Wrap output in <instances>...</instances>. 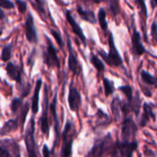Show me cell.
Segmentation results:
<instances>
[{"mask_svg": "<svg viewBox=\"0 0 157 157\" xmlns=\"http://www.w3.org/2000/svg\"><path fill=\"white\" fill-rule=\"evenodd\" d=\"M98 53L104 59L106 63L112 67H121L123 65L122 58L116 47L114 36L111 32L109 33V53H106L102 50H100Z\"/></svg>", "mask_w": 157, "mask_h": 157, "instance_id": "1", "label": "cell"}, {"mask_svg": "<svg viewBox=\"0 0 157 157\" xmlns=\"http://www.w3.org/2000/svg\"><path fill=\"white\" fill-rule=\"evenodd\" d=\"M75 139V133L73 131V125L68 121L63 132V144L61 155L62 157H73V143Z\"/></svg>", "mask_w": 157, "mask_h": 157, "instance_id": "2", "label": "cell"}, {"mask_svg": "<svg viewBox=\"0 0 157 157\" xmlns=\"http://www.w3.org/2000/svg\"><path fill=\"white\" fill-rule=\"evenodd\" d=\"M34 133H35V122H34V119L31 118L24 136V142L28 153V157H38L37 144H36Z\"/></svg>", "mask_w": 157, "mask_h": 157, "instance_id": "3", "label": "cell"}, {"mask_svg": "<svg viewBox=\"0 0 157 157\" xmlns=\"http://www.w3.org/2000/svg\"><path fill=\"white\" fill-rule=\"evenodd\" d=\"M46 42H47V47L45 52H43V62L44 63L50 67V68H60L61 67V63L59 60V57L57 55V52L49 39V37H45Z\"/></svg>", "mask_w": 157, "mask_h": 157, "instance_id": "4", "label": "cell"}, {"mask_svg": "<svg viewBox=\"0 0 157 157\" xmlns=\"http://www.w3.org/2000/svg\"><path fill=\"white\" fill-rule=\"evenodd\" d=\"M0 157H21L17 143L12 139H6L0 144Z\"/></svg>", "mask_w": 157, "mask_h": 157, "instance_id": "5", "label": "cell"}, {"mask_svg": "<svg viewBox=\"0 0 157 157\" xmlns=\"http://www.w3.org/2000/svg\"><path fill=\"white\" fill-rule=\"evenodd\" d=\"M48 109H49V102H48V87L44 86V99L42 105V112L40 119V131L41 132L48 137L50 133V124H49V118H48Z\"/></svg>", "mask_w": 157, "mask_h": 157, "instance_id": "6", "label": "cell"}, {"mask_svg": "<svg viewBox=\"0 0 157 157\" xmlns=\"http://www.w3.org/2000/svg\"><path fill=\"white\" fill-rule=\"evenodd\" d=\"M137 131L138 129L135 121L130 117L125 118L121 124V136L122 141H129L131 138H134L136 136Z\"/></svg>", "mask_w": 157, "mask_h": 157, "instance_id": "7", "label": "cell"}, {"mask_svg": "<svg viewBox=\"0 0 157 157\" xmlns=\"http://www.w3.org/2000/svg\"><path fill=\"white\" fill-rule=\"evenodd\" d=\"M82 104V98L81 94L78 91V89L74 86L73 83H71L69 87V94H68V105L72 111H78L79 108Z\"/></svg>", "mask_w": 157, "mask_h": 157, "instance_id": "8", "label": "cell"}, {"mask_svg": "<svg viewBox=\"0 0 157 157\" xmlns=\"http://www.w3.org/2000/svg\"><path fill=\"white\" fill-rule=\"evenodd\" d=\"M67 48H68V52H69V55H68V68L69 70L74 74V75H79L82 68L80 65V63L77 59V56L75 53L74 48L72 46V42L70 40V39H67Z\"/></svg>", "mask_w": 157, "mask_h": 157, "instance_id": "9", "label": "cell"}, {"mask_svg": "<svg viewBox=\"0 0 157 157\" xmlns=\"http://www.w3.org/2000/svg\"><path fill=\"white\" fill-rule=\"evenodd\" d=\"M132 50L134 56H142L143 54L146 53V49L144 48L142 42V37L140 32L134 29L132 35Z\"/></svg>", "mask_w": 157, "mask_h": 157, "instance_id": "10", "label": "cell"}, {"mask_svg": "<svg viewBox=\"0 0 157 157\" xmlns=\"http://www.w3.org/2000/svg\"><path fill=\"white\" fill-rule=\"evenodd\" d=\"M118 149L121 157H133V153L138 148V143L135 140L121 141L118 144Z\"/></svg>", "mask_w": 157, "mask_h": 157, "instance_id": "11", "label": "cell"}, {"mask_svg": "<svg viewBox=\"0 0 157 157\" xmlns=\"http://www.w3.org/2000/svg\"><path fill=\"white\" fill-rule=\"evenodd\" d=\"M25 31H26V38L28 41L31 43H35L38 41V37H37V30L34 25V19L32 17V14L29 12L25 23Z\"/></svg>", "mask_w": 157, "mask_h": 157, "instance_id": "12", "label": "cell"}, {"mask_svg": "<svg viewBox=\"0 0 157 157\" xmlns=\"http://www.w3.org/2000/svg\"><path fill=\"white\" fill-rule=\"evenodd\" d=\"M65 17H66L67 22H68L69 25L71 26L73 32H74L81 40H82V42L84 43V45H86V36H85V34H84V31H83L82 28L80 27V25H79V24L75 21V19L74 18V17H73L71 11L67 10V11L65 12Z\"/></svg>", "mask_w": 157, "mask_h": 157, "instance_id": "13", "label": "cell"}, {"mask_svg": "<svg viewBox=\"0 0 157 157\" xmlns=\"http://www.w3.org/2000/svg\"><path fill=\"white\" fill-rule=\"evenodd\" d=\"M6 71L10 79L16 81L17 84L22 83V67H19L13 63H7L6 66Z\"/></svg>", "mask_w": 157, "mask_h": 157, "instance_id": "14", "label": "cell"}, {"mask_svg": "<svg viewBox=\"0 0 157 157\" xmlns=\"http://www.w3.org/2000/svg\"><path fill=\"white\" fill-rule=\"evenodd\" d=\"M19 118H17V119H11L9 121H7L3 126L2 128L0 129V135L4 136V135H6L8 133H10L11 132L13 131H16L18 126H19Z\"/></svg>", "mask_w": 157, "mask_h": 157, "instance_id": "15", "label": "cell"}, {"mask_svg": "<svg viewBox=\"0 0 157 157\" xmlns=\"http://www.w3.org/2000/svg\"><path fill=\"white\" fill-rule=\"evenodd\" d=\"M109 138V137H108ZM107 139H105L104 141H100V142H97L94 146L90 149V151L87 153V155L85 157H102L104 154V150H105V144L107 143Z\"/></svg>", "mask_w": 157, "mask_h": 157, "instance_id": "16", "label": "cell"}, {"mask_svg": "<svg viewBox=\"0 0 157 157\" xmlns=\"http://www.w3.org/2000/svg\"><path fill=\"white\" fill-rule=\"evenodd\" d=\"M42 86L41 79H39L36 83V86L34 89V94L31 100V110L33 114H37L39 111V100H40V91Z\"/></svg>", "mask_w": 157, "mask_h": 157, "instance_id": "17", "label": "cell"}, {"mask_svg": "<svg viewBox=\"0 0 157 157\" xmlns=\"http://www.w3.org/2000/svg\"><path fill=\"white\" fill-rule=\"evenodd\" d=\"M56 107H57V96L55 95L51 105V113L52 115L53 121H54V130H55V142H54V145H56L57 144V139L59 137V120L57 117V110H56Z\"/></svg>", "mask_w": 157, "mask_h": 157, "instance_id": "18", "label": "cell"}, {"mask_svg": "<svg viewBox=\"0 0 157 157\" xmlns=\"http://www.w3.org/2000/svg\"><path fill=\"white\" fill-rule=\"evenodd\" d=\"M76 10H77V13L78 15L80 16V17L86 21H87L88 23H91V24H95L97 23V17L94 14V12L92 10H88V9H85L84 7H82L81 6H77L76 7Z\"/></svg>", "mask_w": 157, "mask_h": 157, "instance_id": "19", "label": "cell"}, {"mask_svg": "<svg viewBox=\"0 0 157 157\" xmlns=\"http://www.w3.org/2000/svg\"><path fill=\"white\" fill-rule=\"evenodd\" d=\"M143 108H144V114H143V117L141 119L140 125H141V127H145L147 122L151 119L155 120V114L153 111V108L148 103H144Z\"/></svg>", "mask_w": 157, "mask_h": 157, "instance_id": "20", "label": "cell"}, {"mask_svg": "<svg viewBox=\"0 0 157 157\" xmlns=\"http://www.w3.org/2000/svg\"><path fill=\"white\" fill-rule=\"evenodd\" d=\"M134 4L140 9V16L143 17L142 25L144 23V31L145 32V25H146V20H147V17H148V10H147L145 0H134Z\"/></svg>", "mask_w": 157, "mask_h": 157, "instance_id": "21", "label": "cell"}, {"mask_svg": "<svg viewBox=\"0 0 157 157\" xmlns=\"http://www.w3.org/2000/svg\"><path fill=\"white\" fill-rule=\"evenodd\" d=\"M98 21L100 25V28L103 29L104 32L108 31L109 29V24H108V21H107V12L105 10V8L101 7L99 10H98Z\"/></svg>", "mask_w": 157, "mask_h": 157, "instance_id": "22", "label": "cell"}, {"mask_svg": "<svg viewBox=\"0 0 157 157\" xmlns=\"http://www.w3.org/2000/svg\"><path fill=\"white\" fill-rule=\"evenodd\" d=\"M141 79L142 81L149 86H157V77L154 76L150 73H148L145 70L141 71Z\"/></svg>", "mask_w": 157, "mask_h": 157, "instance_id": "23", "label": "cell"}, {"mask_svg": "<svg viewBox=\"0 0 157 157\" xmlns=\"http://www.w3.org/2000/svg\"><path fill=\"white\" fill-rule=\"evenodd\" d=\"M90 63L98 73H103L105 71V64L98 55L92 53L90 55Z\"/></svg>", "mask_w": 157, "mask_h": 157, "instance_id": "24", "label": "cell"}, {"mask_svg": "<svg viewBox=\"0 0 157 157\" xmlns=\"http://www.w3.org/2000/svg\"><path fill=\"white\" fill-rule=\"evenodd\" d=\"M108 8L113 17H117L120 14V0H106Z\"/></svg>", "mask_w": 157, "mask_h": 157, "instance_id": "25", "label": "cell"}, {"mask_svg": "<svg viewBox=\"0 0 157 157\" xmlns=\"http://www.w3.org/2000/svg\"><path fill=\"white\" fill-rule=\"evenodd\" d=\"M111 110L115 116V118L118 120L120 118V114L121 111V101L118 97L114 98L112 102H111Z\"/></svg>", "mask_w": 157, "mask_h": 157, "instance_id": "26", "label": "cell"}, {"mask_svg": "<svg viewBox=\"0 0 157 157\" xmlns=\"http://www.w3.org/2000/svg\"><path fill=\"white\" fill-rule=\"evenodd\" d=\"M103 86H104V90H105V95L107 97L111 96L114 91H115V87H114V83L111 82L109 79H108L107 77L103 78Z\"/></svg>", "mask_w": 157, "mask_h": 157, "instance_id": "27", "label": "cell"}, {"mask_svg": "<svg viewBox=\"0 0 157 157\" xmlns=\"http://www.w3.org/2000/svg\"><path fill=\"white\" fill-rule=\"evenodd\" d=\"M119 90L124 94V96L126 97V98H127V100H128L129 103H132V102L133 95H132V88L131 86H129V85L121 86L119 87Z\"/></svg>", "mask_w": 157, "mask_h": 157, "instance_id": "28", "label": "cell"}, {"mask_svg": "<svg viewBox=\"0 0 157 157\" xmlns=\"http://www.w3.org/2000/svg\"><path fill=\"white\" fill-rule=\"evenodd\" d=\"M12 43L8 44V45H6L3 50H2V52H1V60L3 62H7L9 61V59L11 58V53H12Z\"/></svg>", "mask_w": 157, "mask_h": 157, "instance_id": "29", "label": "cell"}, {"mask_svg": "<svg viewBox=\"0 0 157 157\" xmlns=\"http://www.w3.org/2000/svg\"><path fill=\"white\" fill-rule=\"evenodd\" d=\"M22 108V99L19 98H15L12 99L10 104V109L13 113H17Z\"/></svg>", "mask_w": 157, "mask_h": 157, "instance_id": "30", "label": "cell"}, {"mask_svg": "<svg viewBox=\"0 0 157 157\" xmlns=\"http://www.w3.org/2000/svg\"><path fill=\"white\" fill-rule=\"evenodd\" d=\"M50 32H51V34L52 35V37L54 38V40H55V41L57 42V44L59 45V47H60L61 49H63V39H62L61 34H60L57 30H55L54 29H50Z\"/></svg>", "mask_w": 157, "mask_h": 157, "instance_id": "31", "label": "cell"}, {"mask_svg": "<svg viewBox=\"0 0 157 157\" xmlns=\"http://www.w3.org/2000/svg\"><path fill=\"white\" fill-rule=\"evenodd\" d=\"M37 6L38 11L41 14V16L45 15V7H46V0H34Z\"/></svg>", "mask_w": 157, "mask_h": 157, "instance_id": "32", "label": "cell"}, {"mask_svg": "<svg viewBox=\"0 0 157 157\" xmlns=\"http://www.w3.org/2000/svg\"><path fill=\"white\" fill-rule=\"evenodd\" d=\"M16 6L20 14H24L27 11V3L24 0H16Z\"/></svg>", "mask_w": 157, "mask_h": 157, "instance_id": "33", "label": "cell"}, {"mask_svg": "<svg viewBox=\"0 0 157 157\" xmlns=\"http://www.w3.org/2000/svg\"><path fill=\"white\" fill-rule=\"evenodd\" d=\"M0 7L5 9H12L14 7V3L10 0H0Z\"/></svg>", "mask_w": 157, "mask_h": 157, "instance_id": "34", "label": "cell"}, {"mask_svg": "<svg viewBox=\"0 0 157 157\" xmlns=\"http://www.w3.org/2000/svg\"><path fill=\"white\" fill-rule=\"evenodd\" d=\"M151 35L157 43V22L155 20L151 26Z\"/></svg>", "mask_w": 157, "mask_h": 157, "instance_id": "35", "label": "cell"}, {"mask_svg": "<svg viewBox=\"0 0 157 157\" xmlns=\"http://www.w3.org/2000/svg\"><path fill=\"white\" fill-rule=\"evenodd\" d=\"M42 154H43V157H52V153L49 149V147L47 145H44L42 148Z\"/></svg>", "mask_w": 157, "mask_h": 157, "instance_id": "36", "label": "cell"}, {"mask_svg": "<svg viewBox=\"0 0 157 157\" xmlns=\"http://www.w3.org/2000/svg\"><path fill=\"white\" fill-rule=\"evenodd\" d=\"M34 52H35V51H33V52L31 53V55H30V56L29 57V59H28V63L31 65V67H32L33 63H34V59H33V55H34V53H35Z\"/></svg>", "mask_w": 157, "mask_h": 157, "instance_id": "37", "label": "cell"}, {"mask_svg": "<svg viewBox=\"0 0 157 157\" xmlns=\"http://www.w3.org/2000/svg\"><path fill=\"white\" fill-rule=\"evenodd\" d=\"M150 5H151L152 9H155V7H157V0H151Z\"/></svg>", "mask_w": 157, "mask_h": 157, "instance_id": "38", "label": "cell"}, {"mask_svg": "<svg viewBox=\"0 0 157 157\" xmlns=\"http://www.w3.org/2000/svg\"><path fill=\"white\" fill-rule=\"evenodd\" d=\"M85 2H89V3H94V4H99L103 2L104 0H84Z\"/></svg>", "mask_w": 157, "mask_h": 157, "instance_id": "39", "label": "cell"}, {"mask_svg": "<svg viewBox=\"0 0 157 157\" xmlns=\"http://www.w3.org/2000/svg\"><path fill=\"white\" fill-rule=\"evenodd\" d=\"M5 17H6V15H5V12L3 11L2 7H0V19H3Z\"/></svg>", "mask_w": 157, "mask_h": 157, "instance_id": "40", "label": "cell"}, {"mask_svg": "<svg viewBox=\"0 0 157 157\" xmlns=\"http://www.w3.org/2000/svg\"><path fill=\"white\" fill-rule=\"evenodd\" d=\"M112 157H113V156H112Z\"/></svg>", "mask_w": 157, "mask_h": 157, "instance_id": "41", "label": "cell"}]
</instances>
